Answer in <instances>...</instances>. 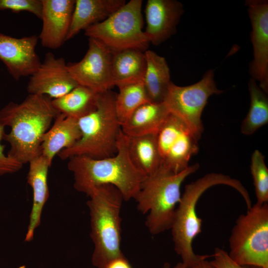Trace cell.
I'll return each mask as SVG.
<instances>
[{
  "label": "cell",
  "instance_id": "ffe728a7",
  "mask_svg": "<svg viewBox=\"0 0 268 268\" xmlns=\"http://www.w3.org/2000/svg\"><path fill=\"white\" fill-rule=\"evenodd\" d=\"M170 114L164 102H146L138 107L121 126L128 136L157 134Z\"/></svg>",
  "mask_w": 268,
  "mask_h": 268
},
{
  "label": "cell",
  "instance_id": "52a82bcc",
  "mask_svg": "<svg viewBox=\"0 0 268 268\" xmlns=\"http://www.w3.org/2000/svg\"><path fill=\"white\" fill-rule=\"evenodd\" d=\"M229 257L240 265L268 268V203H256L236 220Z\"/></svg>",
  "mask_w": 268,
  "mask_h": 268
},
{
  "label": "cell",
  "instance_id": "3957f363",
  "mask_svg": "<svg viewBox=\"0 0 268 268\" xmlns=\"http://www.w3.org/2000/svg\"><path fill=\"white\" fill-rule=\"evenodd\" d=\"M218 185L235 189L242 196L247 208L252 205L249 193L240 181L226 175L208 173L186 185L176 207L170 229L174 250L187 268H192L201 260L210 257L196 255L193 251V242L201 232L202 226V219L197 215L196 206L200 197L207 190Z\"/></svg>",
  "mask_w": 268,
  "mask_h": 268
},
{
  "label": "cell",
  "instance_id": "4fadbf2b",
  "mask_svg": "<svg viewBox=\"0 0 268 268\" xmlns=\"http://www.w3.org/2000/svg\"><path fill=\"white\" fill-rule=\"evenodd\" d=\"M78 84L71 77L63 57L48 52L27 86L29 94L44 95L55 99L66 95Z\"/></svg>",
  "mask_w": 268,
  "mask_h": 268
},
{
  "label": "cell",
  "instance_id": "d6a6232c",
  "mask_svg": "<svg viewBox=\"0 0 268 268\" xmlns=\"http://www.w3.org/2000/svg\"><path fill=\"white\" fill-rule=\"evenodd\" d=\"M163 268H171V265L169 263L166 262L164 264L163 266ZM174 268H187L182 262H179L174 267Z\"/></svg>",
  "mask_w": 268,
  "mask_h": 268
},
{
  "label": "cell",
  "instance_id": "30bf717a",
  "mask_svg": "<svg viewBox=\"0 0 268 268\" xmlns=\"http://www.w3.org/2000/svg\"><path fill=\"white\" fill-rule=\"evenodd\" d=\"M156 138L161 166L175 174L185 170L192 156L199 151L198 140L183 122L170 113Z\"/></svg>",
  "mask_w": 268,
  "mask_h": 268
},
{
  "label": "cell",
  "instance_id": "277c9868",
  "mask_svg": "<svg viewBox=\"0 0 268 268\" xmlns=\"http://www.w3.org/2000/svg\"><path fill=\"white\" fill-rule=\"evenodd\" d=\"M86 204L90 217V237L94 245L92 263L106 268L114 259L124 257L121 249V193L107 185L93 190Z\"/></svg>",
  "mask_w": 268,
  "mask_h": 268
},
{
  "label": "cell",
  "instance_id": "6da1fadb",
  "mask_svg": "<svg viewBox=\"0 0 268 268\" xmlns=\"http://www.w3.org/2000/svg\"><path fill=\"white\" fill-rule=\"evenodd\" d=\"M48 96L28 94L21 103L10 102L0 110V122L10 132L3 139L10 145L7 155L22 164L41 155L43 135L60 114Z\"/></svg>",
  "mask_w": 268,
  "mask_h": 268
},
{
  "label": "cell",
  "instance_id": "cb8c5ba5",
  "mask_svg": "<svg viewBox=\"0 0 268 268\" xmlns=\"http://www.w3.org/2000/svg\"><path fill=\"white\" fill-rule=\"evenodd\" d=\"M99 93L84 86L78 85L60 98L52 99L54 107L67 117L79 119L94 111Z\"/></svg>",
  "mask_w": 268,
  "mask_h": 268
},
{
  "label": "cell",
  "instance_id": "e0dca14e",
  "mask_svg": "<svg viewBox=\"0 0 268 268\" xmlns=\"http://www.w3.org/2000/svg\"><path fill=\"white\" fill-rule=\"evenodd\" d=\"M29 164L27 178V183L32 189L33 202L25 237V241L27 242L33 240L35 231L40 225L43 209L49 197L48 174L51 166L42 155L33 159Z\"/></svg>",
  "mask_w": 268,
  "mask_h": 268
},
{
  "label": "cell",
  "instance_id": "5bb4252c",
  "mask_svg": "<svg viewBox=\"0 0 268 268\" xmlns=\"http://www.w3.org/2000/svg\"><path fill=\"white\" fill-rule=\"evenodd\" d=\"M38 39L36 35L16 38L0 33V60L14 79L30 76L39 67Z\"/></svg>",
  "mask_w": 268,
  "mask_h": 268
},
{
  "label": "cell",
  "instance_id": "2e32d148",
  "mask_svg": "<svg viewBox=\"0 0 268 268\" xmlns=\"http://www.w3.org/2000/svg\"><path fill=\"white\" fill-rule=\"evenodd\" d=\"M75 0H42V27L38 36L42 46L51 49L66 41Z\"/></svg>",
  "mask_w": 268,
  "mask_h": 268
},
{
  "label": "cell",
  "instance_id": "d4e9b609",
  "mask_svg": "<svg viewBox=\"0 0 268 268\" xmlns=\"http://www.w3.org/2000/svg\"><path fill=\"white\" fill-rule=\"evenodd\" d=\"M250 97L249 110L241 126L242 134L250 135L268 123V98L258 85L257 82L251 78L248 83Z\"/></svg>",
  "mask_w": 268,
  "mask_h": 268
},
{
  "label": "cell",
  "instance_id": "603a6c76",
  "mask_svg": "<svg viewBox=\"0 0 268 268\" xmlns=\"http://www.w3.org/2000/svg\"><path fill=\"white\" fill-rule=\"evenodd\" d=\"M156 134L126 135L130 158L134 166L146 176L154 173L161 165Z\"/></svg>",
  "mask_w": 268,
  "mask_h": 268
},
{
  "label": "cell",
  "instance_id": "7a4b0ae2",
  "mask_svg": "<svg viewBox=\"0 0 268 268\" xmlns=\"http://www.w3.org/2000/svg\"><path fill=\"white\" fill-rule=\"evenodd\" d=\"M127 145V136L121 130L114 156L95 159L78 155L69 158L67 168L73 174L75 189L89 197L97 188L109 185L119 190L124 201L134 199L146 176L132 162Z\"/></svg>",
  "mask_w": 268,
  "mask_h": 268
},
{
  "label": "cell",
  "instance_id": "44dd1931",
  "mask_svg": "<svg viewBox=\"0 0 268 268\" xmlns=\"http://www.w3.org/2000/svg\"><path fill=\"white\" fill-rule=\"evenodd\" d=\"M146 67L143 85L149 102L162 103L167 96L170 85V71L165 58L155 52H144Z\"/></svg>",
  "mask_w": 268,
  "mask_h": 268
},
{
  "label": "cell",
  "instance_id": "83f0119b",
  "mask_svg": "<svg viewBox=\"0 0 268 268\" xmlns=\"http://www.w3.org/2000/svg\"><path fill=\"white\" fill-rule=\"evenodd\" d=\"M4 10L27 11L41 19L42 2V0H0V11Z\"/></svg>",
  "mask_w": 268,
  "mask_h": 268
},
{
  "label": "cell",
  "instance_id": "4dcf8cb0",
  "mask_svg": "<svg viewBox=\"0 0 268 268\" xmlns=\"http://www.w3.org/2000/svg\"><path fill=\"white\" fill-rule=\"evenodd\" d=\"M106 268H132L126 257H123L110 262Z\"/></svg>",
  "mask_w": 268,
  "mask_h": 268
},
{
  "label": "cell",
  "instance_id": "d6986e66",
  "mask_svg": "<svg viewBox=\"0 0 268 268\" xmlns=\"http://www.w3.org/2000/svg\"><path fill=\"white\" fill-rule=\"evenodd\" d=\"M126 2L125 0H75L66 41L104 20Z\"/></svg>",
  "mask_w": 268,
  "mask_h": 268
},
{
  "label": "cell",
  "instance_id": "f546056e",
  "mask_svg": "<svg viewBox=\"0 0 268 268\" xmlns=\"http://www.w3.org/2000/svg\"><path fill=\"white\" fill-rule=\"evenodd\" d=\"M214 259L210 262L215 268H246L239 265L229 257L228 253L220 248H216L212 255ZM252 268H261L252 267Z\"/></svg>",
  "mask_w": 268,
  "mask_h": 268
},
{
  "label": "cell",
  "instance_id": "9a60e30c",
  "mask_svg": "<svg viewBox=\"0 0 268 268\" xmlns=\"http://www.w3.org/2000/svg\"><path fill=\"white\" fill-rule=\"evenodd\" d=\"M144 11V33L149 43L158 46L175 34L184 9L176 0H148Z\"/></svg>",
  "mask_w": 268,
  "mask_h": 268
},
{
  "label": "cell",
  "instance_id": "8992f818",
  "mask_svg": "<svg viewBox=\"0 0 268 268\" xmlns=\"http://www.w3.org/2000/svg\"><path fill=\"white\" fill-rule=\"evenodd\" d=\"M116 94L111 89L99 93L95 109L78 120L80 139L58 154L61 159L78 155L101 159L116 153L121 130L115 109Z\"/></svg>",
  "mask_w": 268,
  "mask_h": 268
},
{
  "label": "cell",
  "instance_id": "f1b7e54d",
  "mask_svg": "<svg viewBox=\"0 0 268 268\" xmlns=\"http://www.w3.org/2000/svg\"><path fill=\"white\" fill-rule=\"evenodd\" d=\"M5 127L0 122V176L15 173L23 165L4 153V146L1 143L5 135Z\"/></svg>",
  "mask_w": 268,
  "mask_h": 268
},
{
  "label": "cell",
  "instance_id": "ba28073f",
  "mask_svg": "<svg viewBox=\"0 0 268 268\" xmlns=\"http://www.w3.org/2000/svg\"><path fill=\"white\" fill-rule=\"evenodd\" d=\"M142 0H131L104 20L84 30L112 51L134 49L145 52L149 42L142 30Z\"/></svg>",
  "mask_w": 268,
  "mask_h": 268
},
{
  "label": "cell",
  "instance_id": "9c48e42d",
  "mask_svg": "<svg viewBox=\"0 0 268 268\" xmlns=\"http://www.w3.org/2000/svg\"><path fill=\"white\" fill-rule=\"evenodd\" d=\"M214 79V72L209 69L198 82L188 86H178L171 82L164 102L170 113L187 126L199 140L203 131L201 115L209 97L220 94Z\"/></svg>",
  "mask_w": 268,
  "mask_h": 268
},
{
  "label": "cell",
  "instance_id": "1f68e13d",
  "mask_svg": "<svg viewBox=\"0 0 268 268\" xmlns=\"http://www.w3.org/2000/svg\"><path fill=\"white\" fill-rule=\"evenodd\" d=\"M192 268H215L210 262L206 260V259H203L199 261Z\"/></svg>",
  "mask_w": 268,
  "mask_h": 268
},
{
  "label": "cell",
  "instance_id": "5b68a950",
  "mask_svg": "<svg viewBox=\"0 0 268 268\" xmlns=\"http://www.w3.org/2000/svg\"><path fill=\"white\" fill-rule=\"evenodd\" d=\"M199 167L197 163L175 174L161 166L145 177L134 200L139 211L143 214L149 213L145 224L151 234H159L171 229L181 197V185Z\"/></svg>",
  "mask_w": 268,
  "mask_h": 268
},
{
  "label": "cell",
  "instance_id": "7402d4cb",
  "mask_svg": "<svg viewBox=\"0 0 268 268\" xmlns=\"http://www.w3.org/2000/svg\"><path fill=\"white\" fill-rule=\"evenodd\" d=\"M145 67L144 52L134 49L113 51L112 76L114 86L143 82Z\"/></svg>",
  "mask_w": 268,
  "mask_h": 268
},
{
  "label": "cell",
  "instance_id": "7c38bea8",
  "mask_svg": "<svg viewBox=\"0 0 268 268\" xmlns=\"http://www.w3.org/2000/svg\"><path fill=\"white\" fill-rule=\"evenodd\" d=\"M246 5L252 30L250 34L253 60L250 63L252 78L268 93V2L267 0H247Z\"/></svg>",
  "mask_w": 268,
  "mask_h": 268
},
{
  "label": "cell",
  "instance_id": "8fae6325",
  "mask_svg": "<svg viewBox=\"0 0 268 268\" xmlns=\"http://www.w3.org/2000/svg\"><path fill=\"white\" fill-rule=\"evenodd\" d=\"M113 51L99 40L88 38V48L79 62L67 64L71 77L78 85L97 93L110 90L114 86L112 76Z\"/></svg>",
  "mask_w": 268,
  "mask_h": 268
},
{
  "label": "cell",
  "instance_id": "ac0fdd59",
  "mask_svg": "<svg viewBox=\"0 0 268 268\" xmlns=\"http://www.w3.org/2000/svg\"><path fill=\"white\" fill-rule=\"evenodd\" d=\"M54 121L43 135L41 146V155L51 165L56 155L72 147L81 137L78 119L60 113Z\"/></svg>",
  "mask_w": 268,
  "mask_h": 268
},
{
  "label": "cell",
  "instance_id": "484cf974",
  "mask_svg": "<svg viewBox=\"0 0 268 268\" xmlns=\"http://www.w3.org/2000/svg\"><path fill=\"white\" fill-rule=\"evenodd\" d=\"M115 109L121 127L140 105L149 102L143 82L131 83L118 87Z\"/></svg>",
  "mask_w": 268,
  "mask_h": 268
},
{
  "label": "cell",
  "instance_id": "4316f807",
  "mask_svg": "<svg viewBox=\"0 0 268 268\" xmlns=\"http://www.w3.org/2000/svg\"><path fill=\"white\" fill-rule=\"evenodd\" d=\"M250 170L252 175L257 203H268V169L265 162V156L255 150L251 156Z\"/></svg>",
  "mask_w": 268,
  "mask_h": 268
}]
</instances>
